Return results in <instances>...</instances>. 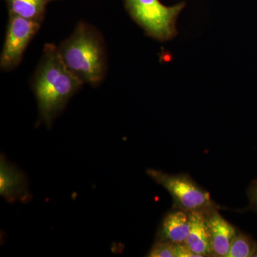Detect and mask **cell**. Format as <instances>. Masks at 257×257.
Here are the masks:
<instances>
[{
    "label": "cell",
    "mask_w": 257,
    "mask_h": 257,
    "mask_svg": "<svg viewBox=\"0 0 257 257\" xmlns=\"http://www.w3.org/2000/svg\"><path fill=\"white\" fill-rule=\"evenodd\" d=\"M213 256L226 257L239 230L219 214L218 209L207 214Z\"/></svg>",
    "instance_id": "cell-6"
},
{
    "label": "cell",
    "mask_w": 257,
    "mask_h": 257,
    "mask_svg": "<svg viewBox=\"0 0 257 257\" xmlns=\"http://www.w3.org/2000/svg\"><path fill=\"white\" fill-rule=\"evenodd\" d=\"M248 197L249 200L248 209L257 212V179L253 181L248 189Z\"/></svg>",
    "instance_id": "cell-13"
},
{
    "label": "cell",
    "mask_w": 257,
    "mask_h": 257,
    "mask_svg": "<svg viewBox=\"0 0 257 257\" xmlns=\"http://www.w3.org/2000/svg\"><path fill=\"white\" fill-rule=\"evenodd\" d=\"M253 256L257 257V246H256V251H255L254 254H253Z\"/></svg>",
    "instance_id": "cell-15"
},
{
    "label": "cell",
    "mask_w": 257,
    "mask_h": 257,
    "mask_svg": "<svg viewBox=\"0 0 257 257\" xmlns=\"http://www.w3.org/2000/svg\"><path fill=\"white\" fill-rule=\"evenodd\" d=\"M26 177L2 155L0 160V194L13 202L28 197Z\"/></svg>",
    "instance_id": "cell-7"
},
{
    "label": "cell",
    "mask_w": 257,
    "mask_h": 257,
    "mask_svg": "<svg viewBox=\"0 0 257 257\" xmlns=\"http://www.w3.org/2000/svg\"><path fill=\"white\" fill-rule=\"evenodd\" d=\"M149 177L163 187L172 196V209L193 212H209L219 209V206L211 199L210 194L198 185L187 174L170 175L160 170H147Z\"/></svg>",
    "instance_id": "cell-4"
},
{
    "label": "cell",
    "mask_w": 257,
    "mask_h": 257,
    "mask_svg": "<svg viewBox=\"0 0 257 257\" xmlns=\"http://www.w3.org/2000/svg\"><path fill=\"white\" fill-rule=\"evenodd\" d=\"M34 21L10 14L6 37L0 58L3 70L14 69L21 62L24 52L41 26Z\"/></svg>",
    "instance_id": "cell-5"
},
{
    "label": "cell",
    "mask_w": 257,
    "mask_h": 257,
    "mask_svg": "<svg viewBox=\"0 0 257 257\" xmlns=\"http://www.w3.org/2000/svg\"><path fill=\"white\" fill-rule=\"evenodd\" d=\"M64 64L84 84L96 86L104 78L106 55L100 34L89 24L79 23L58 48Z\"/></svg>",
    "instance_id": "cell-2"
},
{
    "label": "cell",
    "mask_w": 257,
    "mask_h": 257,
    "mask_svg": "<svg viewBox=\"0 0 257 257\" xmlns=\"http://www.w3.org/2000/svg\"><path fill=\"white\" fill-rule=\"evenodd\" d=\"M10 14L34 21H43L47 5L56 0H5Z\"/></svg>",
    "instance_id": "cell-10"
},
{
    "label": "cell",
    "mask_w": 257,
    "mask_h": 257,
    "mask_svg": "<svg viewBox=\"0 0 257 257\" xmlns=\"http://www.w3.org/2000/svg\"><path fill=\"white\" fill-rule=\"evenodd\" d=\"M124 2L132 18L149 36L160 42H166L177 35V20L185 7L184 3L167 7L160 0Z\"/></svg>",
    "instance_id": "cell-3"
},
{
    "label": "cell",
    "mask_w": 257,
    "mask_h": 257,
    "mask_svg": "<svg viewBox=\"0 0 257 257\" xmlns=\"http://www.w3.org/2000/svg\"><path fill=\"white\" fill-rule=\"evenodd\" d=\"M82 84L66 67L58 48L47 44L32 80L40 121L50 128Z\"/></svg>",
    "instance_id": "cell-1"
},
{
    "label": "cell",
    "mask_w": 257,
    "mask_h": 257,
    "mask_svg": "<svg viewBox=\"0 0 257 257\" xmlns=\"http://www.w3.org/2000/svg\"><path fill=\"white\" fill-rule=\"evenodd\" d=\"M199 257L186 245V243L177 244V257Z\"/></svg>",
    "instance_id": "cell-14"
},
{
    "label": "cell",
    "mask_w": 257,
    "mask_h": 257,
    "mask_svg": "<svg viewBox=\"0 0 257 257\" xmlns=\"http://www.w3.org/2000/svg\"><path fill=\"white\" fill-rule=\"evenodd\" d=\"M256 246V241L251 236L239 231L236 237L233 240L226 257L253 256Z\"/></svg>",
    "instance_id": "cell-11"
},
{
    "label": "cell",
    "mask_w": 257,
    "mask_h": 257,
    "mask_svg": "<svg viewBox=\"0 0 257 257\" xmlns=\"http://www.w3.org/2000/svg\"><path fill=\"white\" fill-rule=\"evenodd\" d=\"M149 257H177V244L155 241L149 251Z\"/></svg>",
    "instance_id": "cell-12"
},
{
    "label": "cell",
    "mask_w": 257,
    "mask_h": 257,
    "mask_svg": "<svg viewBox=\"0 0 257 257\" xmlns=\"http://www.w3.org/2000/svg\"><path fill=\"white\" fill-rule=\"evenodd\" d=\"M190 230L189 212L174 209L162 219L157 231L156 241L180 244L185 243Z\"/></svg>",
    "instance_id": "cell-8"
},
{
    "label": "cell",
    "mask_w": 257,
    "mask_h": 257,
    "mask_svg": "<svg viewBox=\"0 0 257 257\" xmlns=\"http://www.w3.org/2000/svg\"><path fill=\"white\" fill-rule=\"evenodd\" d=\"M208 213L189 212L190 230L184 243L199 257L213 256L210 232L207 224Z\"/></svg>",
    "instance_id": "cell-9"
}]
</instances>
